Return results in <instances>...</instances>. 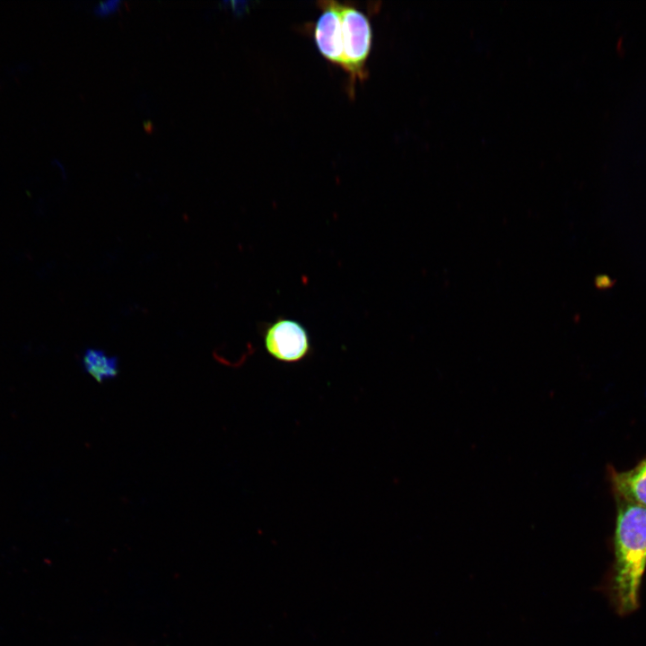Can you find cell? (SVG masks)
Segmentation results:
<instances>
[{
  "label": "cell",
  "instance_id": "obj_1",
  "mask_svg": "<svg viewBox=\"0 0 646 646\" xmlns=\"http://www.w3.org/2000/svg\"><path fill=\"white\" fill-rule=\"evenodd\" d=\"M615 554L611 598L620 615L639 607V591L646 568V508L615 498Z\"/></svg>",
  "mask_w": 646,
  "mask_h": 646
},
{
  "label": "cell",
  "instance_id": "obj_2",
  "mask_svg": "<svg viewBox=\"0 0 646 646\" xmlns=\"http://www.w3.org/2000/svg\"><path fill=\"white\" fill-rule=\"evenodd\" d=\"M344 48V70L351 84L366 77V61L371 48L372 31L367 16L354 6L338 3Z\"/></svg>",
  "mask_w": 646,
  "mask_h": 646
},
{
  "label": "cell",
  "instance_id": "obj_3",
  "mask_svg": "<svg viewBox=\"0 0 646 646\" xmlns=\"http://www.w3.org/2000/svg\"><path fill=\"white\" fill-rule=\"evenodd\" d=\"M261 336L266 352L281 362H299L311 352L307 328L291 318L278 317L265 324L261 329Z\"/></svg>",
  "mask_w": 646,
  "mask_h": 646
},
{
  "label": "cell",
  "instance_id": "obj_4",
  "mask_svg": "<svg viewBox=\"0 0 646 646\" xmlns=\"http://www.w3.org/2000/svg\"><path fill=\"white\" fill-rule=\"evenodd\" d=\"M321 13L314 28V39L320 54L334 65L345 67L341 18L338 2L319 3Z\"/></svg>",
  "mask_w": 646,
  "mask_h": 646
},
{
  "label": "cell",
  "instance_id": "obj_5",
  "mask_svg": "<svg viewBox=\"0 0 646 646\" xmlns=\"http://www.w3.org/2000/svg\"><path fill=\"white\" fill-rule=\"evenodd\" d=\"M607 475L615 498L646 508V457L628 470L618 471L610 466Z\"/></svg>",
  "mask_w": 646,
  "mask_h": 646
},
{
  "label": "cell",
  "instance_id": "obj_6",
  "mask_svg": "<svg viewBox=\"0 0 646 646\" xmlns=\"http://www.w3.org/2000/svg\"><path fill=\"white\" fill-rule=\"evenodd\" d=\"M82 364L85 372L100 383L114 379L118 373V359L97 348H89L83 353Z\"/></svg>",
  "mask_w": 646,
  "mask_h": 646
},
{
  "label": "cell",
  "instance_id": "obj_7",
  "mask_svg": "<svg viewBox=\"0 0 646 646\" xmlns=\"http://www.w3.org/2000/svg\"><path fill=\"white\" fill-rule=\"evenodd\" d=\"M119 4L118 0L101 2L95 7L94 12L98 15H107L116 11Z\"/></svg>",
  "mask_w": 646,
  "mask_h": 646
}]
</instances>
